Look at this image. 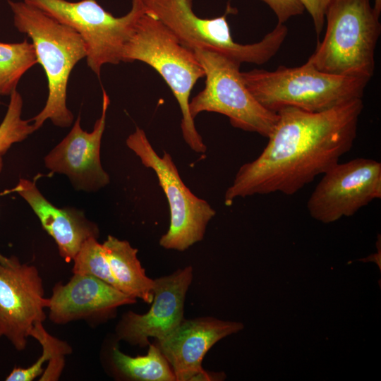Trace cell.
I'll return each instance as SVG.
<instances>
[{
	"label": "cell",
	"instance_id": "1",
	"mask_svg": "<svg viewBox=\"0 0 381 381\" xmlns=\"http://www.w3.org/2000/svg\"><path fill=\"white\" fill-rule=\"evenodd\" d=\"M363 108L359 98L320 112L291 107L277 111L267 145L238 169L225 192V205L253 195L299 191L350 151Z\"/></svg>",
	"mask_w": 381,
	"mask_h": 381
},
{
	"label": "cell",
	"instance_id": "2",
	"mask_svg": "<svg viewBox=\"0 0 381 381\" xmlns=\"http://www.w3.org/2000/svg\"><path fill=\"white\" fill-rule=\"evenodd\" d=\"M16 29L31 39L38 64L48 85L44 107L30 121L37 131L49 119L58 127L67 128L74 116L67 107V87L72 70L87 56L85 43L72 28L23 1H8Z\"/></svg>",
	"mask_w": 381,
	"mask_h": 381
},
{
	"label": "cell",
	"instance_id": "3",
	"mask_svg": "<svg viewBox=\"0 0 381 381\" xmlns=\"http://www.w3.org/2000/svg\"><path fill=\"white\" fill-rule=\"evenodd\" d=\"M121 60L143 62L162 76L180 107L185 142L194 152L205 153L207 147L189 109L192 90L198 80L205 77V71L194 52L181 44L162 22L145 9L124 46Z\"/></svg>",
	"mask_w": 381,
	"mask_h": 381
},
{
	"label": "cell",
	"instance_id": "4",
	"mask_svg": "<svg viewBox=\"0 0 381 381\" xmlns=\"http://www.w3.org/2000/svg\"><path fill=\"white\" fill-rule=\"evenodd\" d=\"M244 84L267 109L277 112L291 107L320 112L362 98L370 79L322 72L308 61L301 66H279L273 71L254 68L241 72Z\"/></svg>",
	"mask_w": 381,
	"mask_h": 381
},
{
	"label": "cell",
	"instance_id": "5",
	"mask_svg": "<svg viewBox=\"0 0 381 381\" xmlns=\"http://www.w3.org/2000/svg\"><path fill=\"white\" fill-rule=\"evenodd\" d=\"M325 20L324 37L307 61L324 73L370 79L381 33L370 0H332Z\"/></svg>",
	"mask_w": 381,
	"mask_h": 381
},
{
	"label": "cell",
	"instance_id": "6",
	"mask_svg": "<svg viewBox=\"0 0 381 381\" xmlns=\"http://www.w3.org/2000/svg\"><path fill=\"white\" fill-rule=\"evenodd\" d=\"M145 9L162 22L180 43L196 49L215 52L240 64H262L270 60L284 43L288 28L277 23L263 38L252 44H240L233 40L226 13L204 18L193 8V0H141Z\"/></svg>",
	"mask_w": 381,
	"mask_h": 381
},
{
	"label": "cell",
	"instance_id": "7",
	"mask_svg": "<svg viewBox=\"0 0 381 381\" xmlns=\"http://www.w3.org/2000/svg\"><path fill=\"white\" fill-rule=\"evenodd\" d=\"M193 52L205 71V85L190 100L191 116L204 111L219 113L227 116L233 127L268 138L278 115L262 106L248 90L241 64L215 52Z\"/></svg>",
	"mask_w": 381,
	"mask_h": 381
},
{
	"label": "cell",
	"instance_id": "8",
	"mask_svg": "<svg viewBox=\"0 0 381 381\" xmlns=\"http://www.w3.org/2000/svg\"><path fill=\"white\" fill-rule=\"evenodd\" d=\"M75 30L87 48V66L98 77L102 66L119 64L125 44L145 12L141 0H132L130 11L116 17L97 0H23Z\"/></svg>",
	"mask_w": 381,
	"mask_h": 381
},
{
	"label": "cell",
	"instance_id": "9",
	"mask_svg": "<svg viewBox=\"0 0 381 381\" xmlns=\"http://www.w3.org/2000/svg\"><path fill=\"white\" fill-rule=\"evenodd\" d=\"M126 143L145 167L155 171L167 199L170 224L159 240L160 246L183 251L202 241L215 210L206 200L192 193L183 182L169 153L164 152L159 156L142 128L136 127Z\"/></svg>",
	"mask_w": 381,
	"mask_h": 381
},
{
	"label": "cell",
	"instance_id": "10",
	"mask_svg": "<svg viewBox=\"0 0 381 381\" xmlns=\"http://www.w3.org/2000/svg\"><path fill=\"white\" fill-rule=\"evenodd\" d=\"M381 198V163L357 157L337 162L322 174L307 202L309 214L322 223L350 217Z\"/></svg>",
	"mask_w": 381,
	"mask_h": 381
},
{
	"label": "cell",
	"instance_id": "11",
	"mask_svg": "<svg viewBox=\"0 0 381 381\" xmlns=\"http://www.w3.org/2000/svg\"><path fill=\"white\" fill-rule=\"evenodd\" d=\"M42 279L37 268L21 264L12 257L9 264L0 262V332L18 351L26 347L28 338L45 318Z\"/></svg>",
	"mask_w": 381,
	"mask_h": 381
},
{
	"label": "cell",
	"instance_id": "12",
	"mask_svg": "<svg viewBox=\"0 0 381 381\" xmlns=\"http://www.w3.org/2000/svg\"><path fill=\"white\" fill-rule=\"evenodd\" d=\"M110 104L102 90V112L91 132L84 131L78 115L71 131L44 157L47 169L66 175L77 190L95 192L107 186L110 177L100 159L102 138Z\"/></svg>",
	"mask_w": 381,
	"mask_h": 381
},
{
	"label": "cell",
	"instance_id": "13",
	"mask_svg": "<svg viewBox=\"0 0 381 381\" xmlns=\"http://www.w3.org/2000/svg\"><path fill=\"white\" fill-rule=\"evenodd\" d=\"M243 328L241 322L214 318L183 319L156 345L169 363L176 381L222 380L225 377L223 373H211L202 368V359L215 343Z\"/></svg>",
	"mask_w": 381,
	"mask_h": 381
},
{
	"label": "cell",
	"instance_id": "14",
	"mask_svg": "<svg viewBox=\"0 0 381 381\" xmlns=\"http://www.w3.org/2000/svg\"><path fill=\"white\" fill-rule=\"evenodd\" d=\"M193 279L188 266L171 274L154 279V297L149 311L143 315L126 313L116 328L120 339L132 345H149V337L160 341L173 332L183 320L186 292Z\"/></svg>",
	"mask_w": 381,
	"mask_h": 381
},
{
	"label": "cell",
	"instance_id": "15",
	"mask_svg": "<svg viewBox=\"0 0 381 381\" xmlns=\"http://www.w3.org/2000/svg\"><path fill=\"white\" fill-rule=\"evenodd\" d=\"M49 299V318L55 323L105 313L133 304L136 298L94 276L74 274L65 285L57 284Z\"/></svg>",
	"mask_w": 381,
	"mask_h": 381
},
{
	"label": "cell",
	"instance_id": "16",
	"mask_svg": "<svg viewBox=\"0 0 381 381\" xmlns=\"http://www.w3.org/2000/svg\"><path fill=\"white\" fill-rule=\"evenodd\" d=\"M13 191L30 205L65 261L73 260L85 241L98 238L97 225L87 219L83 212L73 207H56L41 193L35 180L20 179Z\"/></svg>",
	"mask_w": 381,
	"mask_h": 381
},
{
	"label": "cell",
	"instance_id": "17",
	"mask_svg": "<svg viewBox=\"0 0 381 381\" xmlns=\"http://www.w3.org/2000/svg\"><path fill=\"white\" fill-rule=\"evenodd\" d=\"M102 246L119 289L151 303L155 282L145 274L137 257L138 250L113 236H108Z\"/></svg>",
	"mask_w": 381,
	"mask_h": 381
},
{
	"label": "cell",
	"instance_id": "18",
	"mask_svg": "<svg viewBox=\"0 0 381 381\" xmlns=\"http://www.w3.org/2000/svg\"><path fill=\"white\" fill-rule=\"evenodd\" d=\"M30 337L37 339L42 346V354L31 366L14 368L6 377V381H32L43 373V364L49 361L47 368L40 380H57L64 367V358L71 353V348L66 342L58 339L44 329L42 322L33 327Z\"/></svg>",
	"mask_w": 381,
	"mask_h": 381
},
{
	"label": "cell",
	"instance_id": "19",
	"mask_svg": "<svg viewBox=\"0 0 381 381\" xmlns=\"http://www.w3.org/2000/svg\"><path fill=\"white\" fill-rule=\"evenodd\" d=\"M112 360L116 369L126 377L142 381H176L174 373L157 345L149 344L145 356L131 357L114 347Z\"/></svg>",
	"mask_w": 381,
	"mask_h": 381
},
{
	"label": "cell",
	"instance_id": "20",
	"mask_svg": "<svg viewBox=\"0 0 381 381\" xmlns=\"http://www.w3.org/2000/svg\"><path fill=\"white\" fill-rule=\"evenodd\" d=\"M38 64L35 48L27 39L16 43L0 42V96L16 90L22 76Z\"/></svg>",
	"mask_w": 381,
	"mask_h": 381
},
{
	"label": "cell",
	"instance_id": "21",
	"mask_svg": "<svg viewBox=\"0 0 381 381\" xmlns=\"http://www.w3.org/2000/svg\"><path fill=\"white\" fill-rule=\"evenodd\" d=\"M23 101L16 90L10 100L3 121L0 124V155H4L15 143L25 140L36 130L30 121L22 118Z\"/></svg>",
	"mask_w": 381,
	"mask_h": 381
},
{
	"label": "cell",
	"instance_id": "22",
	"mask_svg": "<svg viewBox=\"0 0 381 381\" xmlns=\"http://www.w3.org/2000/svg\"><path fill=\"white\" fill-rule=\"evenodd\" d=\"M97 239L90 238L82 245L73 259V272L94 276L119 289L103 246Z\"/></svg>",
	"mask_w": 381,
	"mask_h": 381
},
{
	"label": "cell",
	"instance_id": "23",
	"mask_svg": "<svg viewBox=\"0 0 381 381\" xmlns=\"http://www.w3.org/2000/svg\"><path fill=\"white\" fill-rule=\"evenodd\" d=\"M275 14L278 23H284L291 18L301 15L305 9L298 0H260Z\"/></svg>",
	"mask_w": 381,
	"mask_h": 381
},
{
	"label": "cell",
	"instance_id": "24",
	"mask_svg": "<svg viewBox=\"0 0 381 381\" xmlns=\"http://www.w3.org/2000/svg\"><path fill=\"white\" fill-rule=\"evenodd\" d=\"M304 9L310 16L318 36L321 33L325 24V15L332 0H298Z\"/></svg>",
	"mask_w": 381,
	"mask_h": 381
},
{
	"label": "cell",
	"instance_id": "25",
	"mask_svg": "<svg viewBox=\"0 0 381 381\" xmlns=\"http://www.w3.org/2000/svg\"><path fill=\"white\" fill-rule=\"evenodd\" d=\"M3 165H4L3 157H2V155H0V174L2 171ZM11 260H12V257L6 258L0 253V262L3 264H9L11 262Z\"/></svg>",
	"mask_w": 381,
	"mask_h": 381
},
{
	"label": "cell",
	"instance_id": "26",
	"mask_svg": "<svg viewBox=\"0 0 381 381\" xmlns=\"http://www.w3.org/2000/svg\"><path fill=\"white\" fill-rule=\"evenodd\" d=\"M373 8L375 12L380 15L381 13V0H374Z\"/></svg>",
	"mask_w": 381,
	"mask_h": 381
},
{
	"label": "cell",
	"instance_id": "27",
	"mask_svg": "<svg viewBox=\"0 0 381 381\" xmlns=\"http://www.w3.org/2000/svg\"><path fill=\"white\" fill-rule=\"evenodd\" d=\"M1 337H2V335H1V332H0V338H1Z\"/></svg>",
	"mask_w": 381,
	"mask_h": 381
},
{
	"label": "cell",
	"instance_id": "28",
	"mask_svg": "<svg viewBox=\"0 0 381 381\" xmlns=\"http://www.w3.org/2000/svg\"><path fill=\"white\" fill-rule=\"evenodd\" d=\"M0 103H1V102H0Z\"/></svg>",
	"mask_w": 381,
	"mask_h": 381
}]
</instances>
